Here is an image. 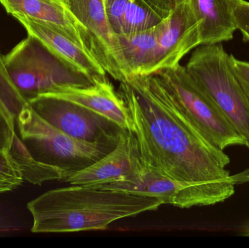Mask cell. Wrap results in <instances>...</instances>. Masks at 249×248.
I'll return each instance as SVG.
<instances>
[{
    "label": "cell",
    "instance_id": "obj_4",
    "mask_svg": "<svg viewBox=\"0 0 249 248\" xmlns=\"http://www.w3.org/2000/svg\"><path fill=\"white\" fill-rule=\"evenodd\" d=\"M3 58L24 104L42 95L56 94L68 88H88L97 83L32 34Z\"/></svg>",
    "mask_w": 249,
    "mask_h": 248
},
{
    "label": "cell",
    "instance_id": "obj_22",
    "mask_svg": "<svg viewBox=\"0 0 249 248\" xmlns=\"http://www.w3.org/2000/svg\"><path fill=\"white\" fill-rule=\"evenodd\" d=\"M231 63L235 75L249 99V62L240 61L234 55H231Z\"/></svg>",
    "mask_w": 249,
    "mask_h": 248
},
{
    "label": "cell",
    "instance_id": "obj_11",
    "mask_svg": "<svg viewBox=\"0 0 249 248\" xmlns=\"http://www.w3.org/2000/svg\"><path fill=\"white\" fill-rule=\"evenodd\" d=\"M29 34L33 35L70 64L89 74L96 81H105L106 71L82 45L59 29L39 20L16 16Z\"/></svg>",
    "mask_w": 249,
    "mask_h": 248
},
{
    "label": "cell",
    "instance_id": "obj_15",
    "mask_svg": "<svg viewBox=\"0 0 249 248\" xmlns=\"http://www.w3.org/2000/svg\"><path fill=\"white\" fill-rule=\"evenodd\" d=\"M160 23L143 32L117 35L121 45L127 80L135 76L150 74Z\"/></svg>",
    "mask_w": 249,
    "mask_h": 248
},
{
    "label": "cell",
    "instance_id": "obj_18",
    "mask_svg": "<svg viewBox=\"0 0 249 248\" xmlns=\"http://www.w3.org/2000/svg\"><path fill=\"white\" fill-rule=\"evenodd\" d=\"M0 100L16 119L26 105L19 97L6 68L4 58L0 54Z\"/></svg>",
    "mask_w": 249,
    "mask_h": 248
},
{
    "label": "cell",
    "instance_id": "obj_1",
    "mask_svg": "<svg viewBox=\"0 0 249 248\" xmlns=\"http://www.w3.org/2000/svg\"><path fill=\"white\" fill-rule=\"evenodd\" d=\"M118 93L130 112L142 163L190 186L231 179L229 156L174 109L156 74L130 77Z\"/></svg>",
    "mask_w": 249,
    "mask_h": 248
},
{
    "label": "cell",
    "instance_id": "obj_21",
    "mask_svg": "<svg viewBox=\"0 0 249 248\" xmlns=\"http://www.w3.org/2000/svg\"><path fill=\"white\" fill-rule=\"evenodd\" d=\"M231 6L237 30L242 33L244 40L249 42V1L231 0Z\"/></svg>",
    "mask_w": 249,
    "mask_h": 248
},
{
    "label": "cell",
    "instance_id": "obj_8",
    "mask_svg": "<svg viewBox=\"0 0 249 248\" xmlns=\"http://www.w3.org/2000/svg\"><path fill=\"white\" fill-rule=\"evenodd\" d=\"M28 104L45 122L82 141H119L124 131L102 115L55 95H42Z\"/></svg>",
    "mask_w": 249,
    "mask_h": 248
},
{
    "label": "cell",
    "instance_id": "obj_13",
    "mask_svg": "<svg viewBox=\"0 0 249 248\" xmlns=\"http://www.w3.org/2000/svg\"><path fill=\"white\" fill-rule=\"evenodd\" d=\"M199 23L200 45L222 43L233 38L237 30L231 0H189Z\"/></svg>",
    "mask_w": 249,
    "mask_h": 248
},
{
    "label": "cell",
    "instance_id": "obj_14",
    "mask_svg": "<svg viewBox=\"0 0 249 248\" xmlns=\"http://www.w3.org/2000/svg\"><path fill=\"white\" fill-rule=\"evenodd\" d=\"M0 3L14 17L23 16L51 25L82 45L75 21L58 0H0Z\"/></svg>",
    "mask_w": 249,
    "mask_h": 248
},
{
    "label": "cell",
    "instance_id": "obj_3",
    "mask_svg": "<svg viewBox=\"0 0 249 248\" xmlns=\"http://www.w3.org/2000/svg\"><path fill=\"white\" fill-rule=\"evenodd\" d=\"M16 124L19 138L14 140L10 154L24 181L35 185L65 182L99 161L119 142H89L72 138L45 122L29 104L16 116Z\"/></svg>",
    "mask_w": 249,
    "mask_h": 248
},
{
    "label": "cell",
    "instance_id": "obj_5",
    "mask_svg": "<svg viewBox=\"0 0 249 248\" xmlns=\"http://www.w3.org/2000/svg\"><path fill=\"white\" fill-rule=\"evenodd\" d=\"M185 68L242 135L249 149V99L232 69L231 55L222 43L197 47Z\"/></svg>",
    "mask_w": 249,
    "mask_h": 248
},
{
    "label": "cell",
    "instance_id": "obj_17",
    "mask_svg": "<svg viewBox=\"0 0 249 248\" xmlns=\"http://www.w3.org/2000/svg\"><path fill=\"white\" fill-rule=\"evenodd\" d=\"M23 182L21 170L10 153L0 150V195L14 190Z\"/></svg>",
    "mask_w": 249,
    "mask_h": 248
},
{
    "label": "cell",
    "instance_id": "obj_25",
    "mask_svg": "<svg viewBox=\"0 0 249 248\" xmlns=\"http://www.w3.org/2000/svg\"><path fill=\"white\" fill-rule=\"evenodd\" d=\"M240 234H241V236H244V237H249V224H245V225L241 228Z\"/></svg>",
    "mask_w": 249,
    "mask_h": 248
},
{
    "label": "cell",
    "instance_id": "obj_23",
    "mask_svg": "<svg viewBox=\"0 0 249 248\" xmlns=\"http://www.w3.org/2000/svg\"><path fill=\"white\" fill-rule=\"evenodd\" d=\"M160 17L165 19L180 0H142Z\"/></svg>",
    "mask_w": 249,
    "mask_h": 248
},
{
    "label": "cell",
    "instance_id": "obj_19",
    "mask_svg": "<svg viewBox=\"0 0 249 248\" xmlns=\"http://www.w3.org/2000/svg\"><path fill=\"white\" fill-rule=\"evenodd\" d=\"M128 0H103L105 13L114 33H124V17Z\"/></svg>",
    "mask_w": 249,
    "mask_h": 248
},
{
    "label": "cell",
    "instance_id": "obj_7",
    "mask_svg": "<svg viewBox=\"0 0 249 248\" xmlns=\"http://www.w3.org/2000/svg\"><path fill=\"white\" fill-rule=\"evenodd\" d=\"M77 24L83 48L117 81H127L118 36L108 23L103 0H58Z\"/></svg>",
    "mask_w": 249,
    "mask_h": 248
},
{
    "label": "cell",
    "instance_id": "obj_24",
    "mask_svg": "<svg viewBox=\"0 0 249 248\" xmlns=\"http://www.w3.org/2000/svg\"><path fill=\"white\" fill-rule=\"evenodd\" d=\"M232 179L235 182V185L242 184V183L249 182V168L238 173V174L232 176Z\"/></svg>",
    "mask_w": 249,
    "mask_h": 248
},
{
    "label": "cell",
    "instance_id": "obj_12",
    "mask_svg": "<svg viewBox=\"0 0 249 248\" xmlns=\"http://www.w3.org/2000/svg\"><path fill=\"white\" fill-rule=\"evenodd\" d=\"M55 96L67 99L102 115L124 131H134L130 112L109 80L88 88H68Z\"/></svg>",
    "mask_w": 249,
    "mask_h": 248
},
{
    "label": "cell",
    "instance_id": "obj_16",
    "mask_svg": "<svg viewBox=\"0 0 249 248\" xmlns=\"http://www.w3.org/2000/svg\"><path fill=\"white\" fill-rule=\"evenodd\" d=\"M163 20L142 0H128L124 17V33L130 34L152 29Z\"/></svg>",
    "mask_w": 249,
    "mask_h": 248
},
{
    "label": "cell",
    "instance_id": "obj_20",
    "mask_svg": "<svg viewBox=\"0 0 249 248\" xmlns=\"http://www.w3.org/2000/svg\"><path fill=\"white\" fill-rule=\"evenodd\" d=\"M16 119L0 100V150L8 151L16 135Z\"/></svg>",
    "mask_w": 249,
    "mask_h": 248
},
{
    "label": "cell",
    "instance_id": "obj_6",
    "mask_svg": "<svg viewBox=\"0 0 249 248\" xmlns=\"http://www.w3.org/2000/svg\"><path fill=\"white\" fill-rule=\"evenodd\" d=\"M174 109L211 144L221 150L247 143L209 96L177 64L156 73Z\"/></svg>",
    "mask_w": 249,
    "mask_h": 248
},
{
    "label": "cell",
    "instance_id": "obj_10",
    "mask_svg": "<svg viewBox=\"0 0 249 248\" xmlns=\"http://www.w3.org/2000/svg\"><path fill=\"white\" fill-rule=\"evenodd\" d=\"M142 164L134 132L124 131L113 150L65 181L74 186H96L121 182Z\"/></svg>",
    "mask_w": 249,
    "mask_h": 248
},
{
    "label": "cell",
    "instance_id": "obj_9",
    "mask_svg": "<svg viewBox=\"0 0 249 248\" xmlns=\"http://www.w3.org/2000/svg\"><path fill=\"white\" fill-rule=\"evenodd\" d=\"M198 26L189 0H180L161 22L150 74L175 66L192 50L200 46Z\"/></svg>",
    "mask_w": 249,
    "mask_h": 248
},
{
    "label": "cell",
    "instance_id": "obj_2",
    "mask_svg": "<svg viewBox=\"0 0 249 248\" xmlns=\"http://www.w3.org/2000/svg\"><path fill=\"white\" fill-rule=\"evenodd\" d=\"M158 198L93 186L53 189L28 203L33 233L105 230L118 220L158 210Z\"/></svg>",
    "mask_w": 249,
    "mask_h": 248
}]
</instances>
